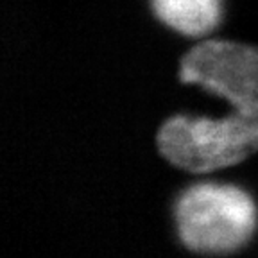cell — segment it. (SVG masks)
<instances>
[{"label":"cell","instance_id":"3","mask_svg":"<svg viewBox=\"0 0 258 258\" xmlns=\"http://www.w3.org/2000/svg\"><path fill=\"white\" fill-rule=\"evenodd\" d=\"M151 6L163 24L192 38L215 31L222 16L221 0H151Z\"/></svg>","mask_w":258,"mask_h":258},{"label":"cell","instance_id":"1","mask_svg":"<svg viewBox=\"0 0 258 258\" xmlns=\"http://www.w3.org/2000/svg\"><path fill=\"white\" fill-rule=\"evenodd\" d=\"M179 79L224 99V117L176 115L158 131L163 158L186 172H215L258 151V48L237 41H205L181 57Z\"/></svg>","mask_w":258,"mask_h":258},{"label":"cell","instance_id":"2","mask_svg":"<svg viewBox=\"0 0 258 258\" xmlns=\"http://www.w3.org/2000/svg\"><path fill=\"white\" fill-rule=\"evenodd\" d=\"M174 217L181 242L201 254L233 253L256 230L253 198L240 186L226 183H198L183 190Z\"/></svg>","mask_w":258,"mask_h":258}]
</instances>
